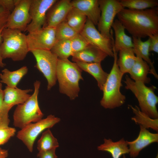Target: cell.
<instances>
[{
	"label": "cell",
	"mask_w": 158,
	"mask_h": 158,
	"mask_svg": "<svg viewBox=\"0 0 158 158\" xmlns=\"http://www.w3.org/2000/svg\"><path fill=\"white\" fill-rule=\"evenodd\" d=\"M50 51L61 59H68L73 54L70 40H57Z\"/></svg>",
	"instance_id": "obj_30"
},
{
	"label": "cell",
	"mask_w": 158,
	"mask_h": 158,
	"mask_svg": "<svg viewBox=\"0 0 158 158\" xmlns=\"http://www.w3.org/2000/svg\"><path fill=\"white\" fill-rule=\"evenodd\" d=\"M16 130L15 128L8 127L0 128V145L4 144L15 135Z\"/></svg>",
	"instance_id": "obj_34"
},
{
	"label": "cell",
	"mask_w": 158,
	"mask_h": 158,
	"mask_svg": "<svg viewBox=\"0 0 158 158\" xmlns=\"http://www.w3.org/2000/svg\"><path fill=\"white\" fill-rule=\"evenodd\" d=\"M75 63L82 71L89 73L95 78L99 88L102 91L108 73L103 70L101 63H87L81 61Z\"/></svg>",
	"instance_id": "obj_22"
},
{
	"label": "cell",
	"mask_w": 158,
	"mask_h": 158,
	"mask_svg": "<svg viewBox=\"0 0 158 158\" xmlns=\"http://www.w3.org/2000/svg\"><path fill=\"white\" fill-rule=\"evenodd\" d=\"M87 19V17L83 14L73 7L69 11L65 20L73 29L80 33L83 29Z\"/></svg>",
	"instance_id": "obj_27"
},
{
	"label": "cell",
	"mask_w": 158,
	"mask_h": 158,
	"mask_svg": "<svg viewBox=\"0 0 158 158\" xmlns=\"http://www.w3.org/2000/svg\"><path fill=\"white\" fill-rule=\"evenodd\" d=\"M155 158H158V154H157L156 157Z\"/></svg>",
	"instance_id": "obj_42"
},
{
	"label": "cell",
	"mask_w": 158,
	"mask_h": 158,
	"mask_svg": "<svg viewBox=\"0 0 158 158\" xmlns=\"http://www.w3.org/2000/svg\"><path fill=\"white\" fill-rule=\"evenodd\" d=\"M128 106L131 108L134 115L131 118V119L134 121L136 124L147 129L150 128L158 132V118L153 119L150 118L142 112L137 105L133 107L129 105Z\"/></svg>",
	"instance_id": "obj_25"
},
{
	"label": "cell",
	"mask_w": 158,
	"mask_h": 158,
	"mask_svg": "<svg viewBox=\"0 0 158 158\" xmlns=\"http://www.w3.org/2000/svg\"><path fill=\"white\" fill-rule=\"evenodd\" d=\"M111 27L115 35L113 48L116 52L122 49L133 48L132 38L126 35L124 28L118 19L114 21Z\"/></svg>",
	"instance_id": "obj_20"
},
{
	"label": "cell",
	"mask_w": 158,
	"mask_h": 158,
	"mask_svg": "<svg viewBox=\"0 0 158 158\" xmlns=\"http://www.w3.org/2000/svg\"><path fill=\"white\" fill-rule=\"evenodd\" d=\"M8 155L7 150L2 149L0 147V158H6Z\"/></svg>",
	"instance_id": "obj_39"
},
{
	"label": "cell",
	"mask_w": 158,
	"mask_h": 158,
	"mask_svg": "<svg viewBox=\"0 0 158 158\" xmlns=\"http://www.w3.org/2000/svg\"><path fill=\"white\" fill-rule=\"evenodd\" d=\"M60 119L50 114L45 118L30 123L19 131L17 138L21 140L30 152H32L35 141L42 132L49 129L60 121Z\"/></svg>",
	"instance_id": "obj_8"
},
{
	"label": "cell",
	"mask_w": 158,
	"mask_h": 158,
	"mask_svg": "<svg viewBox=\"0 0 158 158\" xmlns=\"http://www.w3.org/2000/svg\"><path fill=\"white\" fill-rule=\"evenodd\" d=\"M70 40L73 54L82 51L90 44L85 38L80 33L78 34Z\"/></svg>",
	"instance_id": "obj_33"
},
{
	"label": "cell",
	"mask_w": 158,
	"mask_h": 158,
	"mask_svg": "<svg viewBox=\"0 0 158 158\" xmlns=\"http://www.w3.org/2000/svg\"><path fill=\"white\" fill-rule=\"evenodd\" d=\"M101 15L97 24L98 30L105 36L112 38L111 26L115 17L124 8L120 1L99 0Z\"/></svg>",
	"instance_id": "obj_9"
},
{
	"label": "cell",
	"mask_w": 158,
	"mask_h": 158,
	"mask_svg": "<svg viewBox=\"0 0 158 158\" xmlns=\"http://www.w3.org/2000/svg\"><path fill=\"white\" fill-rule=\"evenodd\" d=\"M26 39L29 51L36 49L50 50L57 41L55 28L43 27L28 32Z\"/></svg>",
	"instance_id": "obj_10"
},
{
	"label": "cell",
	"mask_w": 158,
	"mask_h": 158,
	"mask_svg": "<svg viewBox=\"0 0 158 158\" xmlns=\"http://www.w3.org/2000/svg\"><path fill=\"white\" fill-rule=\"evenodd\" d=\"M119 58L117 63L121 72L124 74L128 73L134 64L136 59L133 48L122 49L119 51Z\"/></svg>",
	"instance_id": "obj_26"
},
{
	"label": "cell",
	"mask_w": 158,
	"mask_h": 158,
	"mask_svg": "<svg viewBox=\"0 0 158 158\" xmlns=\"http://www.w3.org/2000/svg\"><path fill=\"white\" fill-rule=\"evenodd\" d=\"M56 149L39 152L37 156L38 158H57L55 154Z\"/></svg>",
	"instance_id": "obj_38"
},
{
	"label": "cell",
	"mask_w": 158,
	"mask_h": 158,
	"mask_svg": "<svg viewBox=\"0 0 158 158\" xmlns=\"http://www.w3.org/2000/svg\"><path fill=\"white\" fill-rule=\"evenodd\" d=\"M11 13L0 6V29L5 28Z\"/></svg>",
	"instance_id": "obj_35"
},
{
	"label": "cell",
	"mask_w": 158,
	"mask_h": 158,
	"mask_svg": "<svg viewBox=\"0 0 158 158\" xmlns=\"http://www.w3.org/2000/svg\"><path fill=\"white\" fill-rule=\"evenodd\" d=\"M80 33L85 38L90 44L98 47L108 56L113 57V42L114 39L113 37L110 38L102 35L87 18Z\"/></svg>",
	"instance_id": "obj_11"
},
{
	"label": "cell",
	"mask_w": 158,
	"mask_h": 158,
	"mask_svg": "<svg viewBox=\"0 0 158 158\" xmlns=\"http://www.w3.org/2000/svg\"><path fill=\"white\" fill-rule=\"evenodd\" d=\"M123 158H126V156L125 154L123 155Z\"/></svg>",
	"instance_id": "obj_41"
},
{
	"label": "cell",
	"mask_w": 158,
	"mask_h": 158,
	"mask_svg": "<svg viewBox=\"0 0 158 158\" xmlns=\"http://www.w3.org/2000/svg\"><path fill=\"white\" fill-rule=\"evenodd\" d=\"M31 0H18L11 13L5 28L25 31L31 18L29 13Z\"/></svg>",
	"instance_id": "obj_13"
},
{
	"label": "cell",
	"mask_w": 158,
	"mask_h": 158,
	"mask_svg": "<svg viewBox=\"0 0 158 158\" xmlns=\"http://www.w3.org/2000/svg\"><path fill=\"white\" fill-rule=\"evenodd\" d=\"M104 140V143L97 147L98 150L110 153L113 158H120L121 155L129 153L127 140L123 138L115 142L110 139Z\"/></svg>",
	"instance_id": "obj_21"
},
{
	"label": "cell",
	"mask_w": 158,
	"mask_h": 158,
	"mask_svg": "<svg viewBox=\"0 0 158 158\" xmlns=\"http://www.w3.org/2000/svg\"><path fill=\"white\" fill-rule=\"evenodd\" d=\"M82 71L75 63L68 59L58 58L56 74L59 91L71 100L78 96L80 91L79 82L83 79L82 76Z\"/></svg>",
	"instance_id": "obj_2"
},
{
	"label": "cell",
	"mask_w": 158,
	"mask_h": 158,
	"mask_svg": "<svg viewBox=\"0 0 158 158\" xmlns=\"http://www.w3.org/2000/svg\"><path fill=\"white\" fill-rule=\"evenodd\" d=\"M59 147L57 139L55 138L49 129L44 131L37 143L39 152L56 149Z\"/></svg>",
	"instance_id": "obj_28"
},
{
	"label": "cell",
	"mask_w": 158,
	"mask_h": 158,
	"mask_svg": "<svg viewBox=\"0 0 158 158\" xmlns=\"http://www.w3.org/2000/svg\"><path fill=\"white\" fill-rule=\"evenodd\" d=\"M120 1L124 8L135 10H144L158 5V1L157 0H121Z\"/></svg>",
	"instance_id": "obj_29"
},
{
	"label": "cell",
	"mask_w": 158,
	"mask_h": 158,
	"mask_svg": "<svg viewBox=\"0 0 158 158\" xmlns=\"http://www.w3.org/2000/svg\"><path fill=\"white\" fill-rule=\"evenodd\" d=\"M40 82L36 80L34 83V91L24 103L18 105L13 114V125L22 129L32 122L42 119L44 114L39 107L38 96Z\"/></svg>",
	"instance_id": "obj_6"
},
{
	"label": "cell",
	"mask_w": 158,
	"mask_h": 158,
	"mask_svg": "<svg viewBox=\"0 0 158 158\" xmlns=\"http://www.w3.org/2000/svg\"><path fill=\"white\" fill-rule=\"evenodd\" d=\"M118 19L132 36L141 38L158 33V8L144 10L124 8Z\"/></svg>",
	"instance_id": "obj_1"
},
{
	"label": "cell",
	"mask_w": 158,
	"mask_h": 158,
	"mask_svg": "<svg viewBox=\"0 0 158 158\" xmlns=\"http://www.w3.org/2000/svg\"><path fill=\"white\" fill-rule=\"evenodd\" d=\"M4 28H2L0 29V45L2 41L1 33L3 29ZM2 60L0 54V68H3L6 65V64L3 62Z\"/></svg>",
	"instance_id": "obj_40"
},
{
	"label": "cell",
	"mask_w": 158,
	"mask_h": 158,
	"mask_svg": "<svg viewBox=\"0 0 158 158\" xmlns=\"http://www.w3.org/2000/svg\"><path fill=\"white\" fill-rule=\"evenodd\" d=\"M1 35L0 54L2 59L10 58L14 61L24 60L29 51L26 35L19 30L5 28Z\"/></svg>",
	"instance_id": "obj_4"
},
{
	"label": "cell",
	"mask_w": 158,
	"mask_h": 158,
	"mask_svg": "<svg viewBox=\"0 0 158 158\" xmlns=\"http://www.w3.org/2000/svg\"><path fill=\"white\" fill-rule=\"evenodd\" d=\"M73 7L71 0H57L48 10L46 23L43 27L56 28L66 19L68 13Z\"/></svg>",
	"instance_id": "obj_14"
},
{
	"label": "cell",
	"mask_w": 158,
	"mask_h": 158,
	"mask_svg": "<svg viewBox=\"0 0 158 158\" xmlns=\"http://www.w3.org/2000/svg\"><path fill=\"white\" fill-rule=\"evenodd\" d=\"M18 1V0H0V6L11 13Z\"/></svg>",
	"instance_id": "obj_36"
},
{
	"label": "cell",
	"mask_w": 158,
	"mask_h": 158,
	"mask_svg": "<svg viewBox=\"0 0 158 158\" xmlns=\"http://www.w3.org/2000/svg\"><path fill=\"white\" fill-rule=\"evenodd\" d=\"M28 71L27 67L25 66L13 71L4 68L0 74V82L6 84L8 87L16 88L19 82Z\"/></svg>",
	"instance_id": "obj_24"
},
{
	"label": "cell",
	"mask_w": 158,
	"mask_h": 158,
	"mask_svg": "<svg viewBox=\"0 0 158 158\" xmlns=\"http://www.w3.org/2000/svg\"><path fill=\"white\" fill-rule=\"evenodd\" d=\"M72 61L75 62L101 63L108 56L98 47L90 44L84 49L73 54Z\"/></svg>",
	"instance_id": "obj_17"
},
{
	"label": "cell",
	"mask_w": 158,
	"mask_h": 158,
	"mask_svg": "<svg viewBox=\"0 0 158 158\" xmlns=\"http://www.w3.org/2000/svg\"><path fill=\"white\" fill-rule=\"evenodd\" d=\"M55 30L57 40H70L78 34L68 24L66 20L56 27Z\"/></svg>",
	"instance_id": "obj_31"
},
{
	"label": "cell",
	"mask_w": 158,
	"mask_h": 158,
	"mask_svg": "<svg viewBox=\"0 0 158 158\" xmlns=\"http://www.w3.org/2000/svg\"><path fill=\"white\" fill-rule=\"evenodd\" d=\"M133 49L136 56L140 57L147 62L150 67V73L152 74L157 79L158 75L155 70L154 63L150 57V39L149 37L146 40L142 41L141 38L132 36Z\"/></svg>",
	"instance_id": "obj_19"
},
{
	"label": "cell",
	"mask_w": 158,
	"mask_h": 158,
	"mask_svg": "<svg viewBox=\"0 0 158 158\" xmlns=\"http://www.w3.org/2000/svg\"><path fill=\"white\" fill-rule=\"evenodd\" d=\"M73 7L83 14L95 25H97L101 15L99 0L71 1Z\"/></svg>",
	"instance_id": "obj_16"
},
{
	"label": "cell",
	"mask_w": 158,
	"mask_h": 158,
	"mask_svg": "<svg viewBox=\"0 0 158 158\" xmlns=\"http://www.w3.org/2000/svg\"><path fill=\"white\" fill-rule=\"evenodd\" d=\"M150 39V51L158 53V33L149 37Z\"/></svg>",
	"instance_id": "obj_37"
},
{
	"label": "cell",
	"mask_w": 158,
	"mask_h": 158,
	"mask_svg": "<svg viewBox=\"0 0 158 158\" xmlns=\"http://www.w3.org/2000/svg\"><path fill=\"white\" fill-rule=\"evenodd\" d=\"M139 135L135 140L127 141L130 157L135 158L143 149L151 144L158 142V133H152L141 126Z\"/></svg>",
	"instance_id": "obj_15"
},
{
	"label": "cell",
	"mask_w": 158,
	"mask_h": 158,
	"mask_svg": "<svg viewBox=\"0 0 158 158\" xmlns=\"http://www.w3.org/2000/svg\"><path fill=\"white\" fill-rule=\"evenodd\" d=\"M124 82L125 88L130 90L137 98L140 110L152 118L158 119V97L154 92L156 87H147L143 83L133 80L128 75Z\"/></svg>",
	"instance_id": "obj_5"
},
{
	"label": "cell",
	"mask_w": 158,
	"mask_h": 158,
	"mask_svg": "<svg viewBox=\"0 0 158 158\" xmlns=\"http://www.w3.org/2000/svg\"><path fill=\"white\" fill-rule=\"evenodd\" d=\"M32 91L31 89L22 90L17 87L6 86L3 90L4 103L11 109L15 105L22 104L26 101L31 95L28 93Z\"/></svg>",
	"instance_id": "obj_18"
},
{
	"label": "cell",
	"mask_w": 158,
	"mask_h": 158,
	"mask_svg": "<svg viewBox=\"0 0 158 158\" xmlns=\"http://www.w3.org/2000/svg\"><path fill=\"white\" fill-rule=\"evenodd\" d=\"M30 51L35 59V67L46 79L47 90H50L56 84L58 57L50 50L36 49Z\"/></svg>",
	"instance_id": "obj_7"
},
{
	"label": "cell",
	"mask_w": 158,
	"mask_h": 158,
	"mask_svg": "<svg viewBox=\"0 0 158 158\" xmlns=\"http://www.w3.org/2000/svg\"><path fill=\"white\" fill-rule=\"evenodd\" d=\"M57 0H31L29 13L31 18L25 31L28 32L39 30L45 24L47 13Z\"/></svg>",
	"instance_id": "obj_12"
},
{
	"label": "cell",
	"mask_w": 158,
	"mask_h": 158,
	"mask_svg": "<svg viewBox=\"0 0 158 158\" xmlns=\"http://www.w3.org/2000/svg\"><path fill=\"white\" fill-rule=\"evenodd\" d=\"M114 62L102 91V97L100 104L105 109H114L122 105L125 102L126 97L120 91L123 86L122 80L123 75L120 71L117 63V52L113 48Z\"/></svg>",
	"instance_id": "obj_3"
},
{
	"label": "cell",
	"mask_w": 158,
	"mask_h": 158,
	"mask_svg": "<svg viewBox=\"0 0 158 158\" xmlns=\"http://www.w3.org/2000/svg\"><path fill=\"white\" fill-rule=\"evenodd\" d=\"M2 86V83L0 82V128L8 127L10 121L8 112L11 109L4 103Z\"/></svg>",
	"instance_id": "obj_32"
},
{
	"label": "cell",
	"mask_w": 158,
	"mask_h": 158,
	"mask_svg": "<svg viewBox=\"0 0 158 158\" xmlns=\"http://www.w3.org/2000/svg\"><path fill=\"white\" fill-rule=\"evenodd\" d=\"M150 71V67L148 63L140 57L136 56L135 63L128 73L130 78L133 80L145 84L150 82V79L148 76Z\"/></svg>",
	"instance_id": "obj_23"
}]
</instances>
